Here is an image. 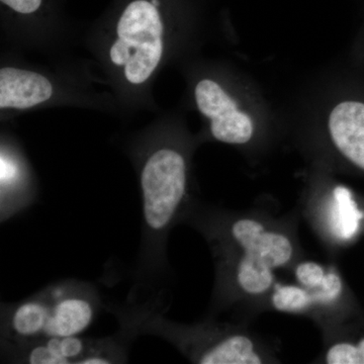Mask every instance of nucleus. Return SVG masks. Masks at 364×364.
Listing matches in <instances>:
<instances>
[{"instance_id":"4","label":"nucleus","mask_w":364,"mask_h":364,"mask_svg":"<svg viewBox=\"0 0 364 364\" xmlns=\"http://www.w3.org/2000/svg\"><path fill=\"white\" fill-rule=\"evenodd\" d=\"M189 155L182 144L163 142L148 151L140 169L144 239L158 259L169 230L188 198Z\"/></svg>"},{"instance_id":"7","label":"nucleus","mask_w":364,"mask_h":364,"mask_svg":"<svg viewBox=\"0 0 364 364\" xmlns=\"http://www.w3.org/2000/svg\"><path fill=\"white\" fill-rule=\"evenodd\" d=\"M314 131L328 154L364 172V100L326 90L314 112Z\"/></svg>"},{"instance_id":"11","label":"nucleus","mask_w":364,"mask_h":364,"mask_svg":"<svg viewBox=\"0 0 364 364\" xmlns=\"http://www.w3.org/2000/svg\"><path fill=\"white\" fill-rule=\"evenodd\" d=\"M330 232L339 240H350L359 230L363 213L358 210L350 191L336 188L328 210Z\"/></svg>"},{"instance_id":"13","label":"nucleus","mask_w":364,"mask_h":364,"mask_svg":"<svg viewBox=\"0 0 364 364\" xmlns=\"http://www.w3.org/2000/svg\"><path fill=\"white\" fill-rule=\"evenodd\" d=\"M330 273L331 272L326 270L322 265L314 261L299 263L294 270V275L299 286L309 289H317L324 286L325 282L329 279Z\"/></svg>"},{"instance_id":"6","label":"nucleus","mask_w":364,"mask_h":364,"mask_svg":"<svg viewBox=\"0 0 364 364\" xmlns=\"http://www.w3.org/2000/svg\"><path fill=\"white\" fill-rule=\"evenodd\" d=\"M142 318L143 321L135 320L134 328L164 336L177 345L193 363L260 364L267 361L259 345L244 333L212 327L178 328L157 316L149 317L148 314Z\"/></svg>"},{"instance_id":"1","label":"nucleus","mask_w":364,"mask_h":364,"mask_svg":"<svg viewBox=\"0 0 364 364\" xmlns=\"http://www.w3.org/2000/svg\"><path fill=\"white\" fill-rule=\"evenodd\" d=\"M170 21L160 0H128L117 14L105 59L130 87L149 83L167 54Z\"/></svg>"},{"instance_id":"10","label":"nucleus","mask_w":364,"mask_h":364,"mask_svg":"<svg viewBox=\"0 0 364 364\" xmlns=\"http://www.w3.org/2000/svg\"><path fill=\"white\" fill-rule=\"evenodd\" d=\"M343 291V284L338 273L331 272L324 286L309 289L294 284H275L272 303L279 312H306L315 306H330L337 301Z\"/></svg>"},{"instance_id":"8","label":"nucleus","mask_w":364,"mask_h":364,"mask_svg":"<svg viewBox=\"0 0 364 364\" xmlns=\"http://www.w3.org/2000/svg\"><path fill=\"white\" fill-rule=\"evenodd\" d=\"M21 363L31 364H109L124 359L112 342L76 336L51 337L16 346Z\"/></svg>"},{"instance_id":"9","label":"nucleus","mask_w":364,"mask_h":364,"mask_svg":"<svg viewBox=\"0 0 364 364\" xmlns=\"http://www.w3.org/2000/svg\"><path fill=\"white\" fill-rule=\"evenodd\" d=\"M54 95V83L44 74L14 66L0 69L1 111H26L40 107Z\"/></svg>"},{"instance_id":"3","label":"nucleus","mask_w":364,"mask_h":364,"mask_svg":"<svg viewBox=\"0 0 364 364\" xmlns=\"http://www.w3.org/2000/svg\"><path fill=\"white\" fill-rule=\"evenodd\" d=\"M193 97L218 142L247 147L272 127V112L246 79L205 74L196 79Z\"/></svg>"},{"instance_id":"14","label":"nucleus","mask_w":364,"mask_h":364,"mask_svg":"<svg viewBox=\"0 0 364 364\" xmlns=\"http://www.w3.org/2000/svg\"><path fill=\"white\" fill-rule=\"evenodd\" d=\"M2 6L21 16H33L40 11L44 0H0Z\"/></svg>"},{"instance_id":"12","label":"nucleus","mask_w":364,"mask_h":364,"mask_svg":"<svg viewBox=\"0 0 364 364\" xmlns=\"http://www.w3.org/2000/svg\"><path fill=\"white\" fill-rule=\"evenodd\" d=\"M324 360L329 364H364V339L358 343L339 341L330 345Z\"/></svg>"},{"instance_id":"2","label":"nucleus","mask_w":364,"mask_h":364,"mask_svg":"<svg viewBox=\"0 0 364 364\" xmlns=\"http://www.w3.org/2000/svg\"><path fill=\"white\" fill-rule=\"evenodd\" d=\"M92 287L60 282L4 312V336L16 346L51 337L76 336L92 324L100 309Z\"/></svg>"},{"instance_id":"5","label":"nucleus","mask_w":364,"mask_h":364,"mask_svg":"<svg viewBox=\"0 0 364 364\" xmlns=\"http://www.w3.org/2000/svg\"><path fill=\"white\" fill-rule=\"evenodd\" d=\"M229 245L236 248L230 274L246 296H261L272 289L273 272L293 259L294 246L287 235L268 229L259 220L240 217L226 229Z\"/></svg>"}]
</instances>
